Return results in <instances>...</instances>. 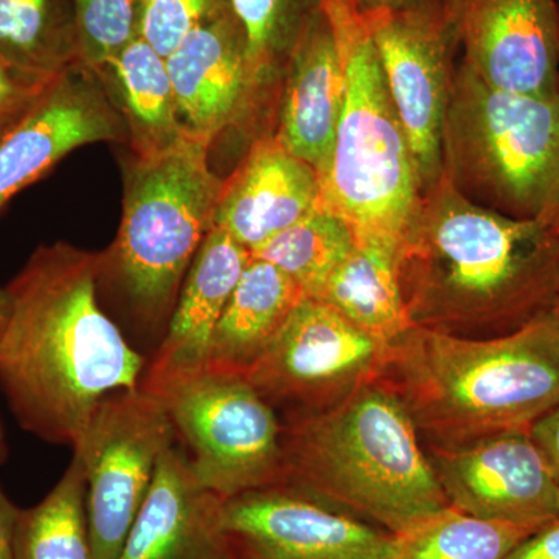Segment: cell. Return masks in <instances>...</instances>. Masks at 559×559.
Listing matches in <instances>:
<instances>
[{
  "label": "cell",
  "mask_w": 559,
  "mask_h": 559,
  "mask_svg": "<svg viewBox=\"0 0 559 559\" xmlns=\"http://www.w3.org/2000/svg\"><path fill=\"white\" fill-rule=\"evenodd\" d=\"M212 143L187 132L160 153L132 154L119 234L102 252L98 285L108 283L120 294L134 325L157 347L212 229L224 182L210 170Z\"/></svg>",
  "instance_id": "5b68a950"
},
{
  "label": "cell",
  "mask_w": 559,
  "mask_h": 559,
  "mask_svg": "<svg viewBox=\"0 0 559 559\" xmlns=\"http://www.w3.org/2000/svg\"><path fill=\"white\" fill-rule=\"evenodd\" d=\"M223 502L202 487L175 444L160 459L117 559H230Z\"/></svg>",
  "instance_id": "d6986e66"
},
{
  "label": "cell",
  "mask_w": 559,
  "mask_h": 559,
  "mask_svg": "<svg viewBox=\"0 0 559 559\" xmlns=\"http://www.w3.org/2000/svg\"><path fill=\"white\" fill-rule=\"evenodd\" d=\"M506 559H559V520L522 540Z\"/></svg>",
  "instance_id": "d6a6232c"
},
{
  "label": "cell",
  "mask_w": 559,
  "mask_h": 559,
  "mask_svg": "<svg viewBox=\"0 0 559 559\" xmlns=\"http://www.w3.org/2000/svg\"><path fill=\"white\" fill-rule=\"evenodd\" d=\"M304 299L299 283L250 255L216 323L204 370L245 374Z\"/></svg>",
  "instance_id": "44dd1931"
},
{
  "label": "cell",
  "mask_w": 559,
  "mask_h": 559,
  "mask_svg": "<svg viewBox=\"0 0 559 559\" xmlns=\"http://www.w3.org/2000/svg\"><path fill=\"white\" fill-rule=\"evenodd\" d=\"M20 509L7 498L0 488V559H16L14 551V533Z\"/></svg>",
  "instance_id": "836d02e7"
},
{
  "label": "cell",
  "mask_w": 559,
  "mask_h": 559,
  "mask_svg": "<svg viewBox=\"0 0 559 559\" xmlns=\"http://www.w3.org/2000/svg\"><path fill=\"white\" fill-rule=\"evenodd\" d=\"M396 257V246L356 242L314 299L374 340L392 344L412 329L401 297Z\"/></svg>",
  "instance_id": "603a6c76"
},
{
  "label": "cell",
  "mask_w": 559,
  "mask_h": 559,
  "mask_svg": "<svg viewBox=\"0 0 559 559\" xmlns=\"http://www.w3.org/2000/svg\"><path fill=\"white\" fill-rule=\"evenodd\" d=\"M441 168L479 207L559 224V92L498 90L460 61L441 134Z\"/></svg>",
  "instance_id": "52a82bcc"
},
{
  "label": "cell",
  "mask_w": 559,
  "mask_h": 559,
  "mask_svg": "<svg viewBox=\"0 0 559 559\" xmlns=\"http://www.w3.org/2000/svg\"><path fill=\"white\" fill-rule=\"evenodd\" d=\"M9 455V444H7L5 430H3L2 419H0V463L5 462Z\"/></svg>",
  "instance_id": "8d00e7d4"
},
{
  "label": "cell",
  "mask_w": 559,
  "mask_h": 559,
  "mask_svg": "<svg viewBox=\"0 0 559 559\" xmlns=\"http://www.w3.org/2000/svg\"><path fill=\"white\" fill-rule=\"evenodd\" d=\"M425 451L454 509L479 520L536 530L559 520V481L528 429Z\"/></svg>",
  "instance_id": "4fadbf2b"
},
{
  "label": "cell",
  "mask_w": 559,
  "mask_h": 559,
  "mask_svg": "<svg viewBox=\"0 0 559 559\" xmlns=\"http://www.w3.org/2000/svg\"><path fill=\"white\" fill-rule=\"evenodd\" d=\"M385 349L330 305L307 297L245 377L280 419L308 417L377 381Z\"/></svg>",
  "instance_id": "30bf717a"
},
{
  "label": "cell",
  "mask_w": 559,
  "mask_h": 559,
  "mask_svg": "<svg viewBox=\"0 0 559 559\" xmlns=\"http://www.w3.org/2000/svg\"><path fill=\"white\" fill-rule=\"evenodd\" d=\"M102 252L39 246L10 290L0 344V389L21 428L55 444L79 443L109 393L138 388L146 358L98 301Z\"/></svg>",
  "instance_id": "6da1fadb"
},
{
  "label": "cell",
  "mask_w": 559,
  "mask_h": 559,
  "mask_svg": "<svg viewBox=\"0 0 559 559\" xmlns=\"http://www.w3.org/2000/svg\"><path fill=\"white\" fill-rule=\"evenodd\" d=\"M528 432L559 481V404L536 419Z\"/></svg>",
  "instance_id": "1f68e13d"
},
{
  "label": "cell",
  "mask_w": 559,
  "mask_h": 559,
  "mask_svg": "<svg viewBox=\"0 0 559 559\" xmlns=\"http://www.w3.org/2000/svg\"><path fill=\"white\" fill-rule=\"evenodd\" d=\"M229 0H135V36L164 60Z\"/></svg>",
  "instance_id": "f546056e"
},
{
  "label": "cell",
  "mask_w": 559,
  "mask_h": 559,
  "mask_svg": "<svg viewBox=\"0 0 559 559\" xmlns=\"http://www.w3.org/2000/svg\"><path fill=\"white\" fill-rule=\"evenodd\" d=\"M282 80L274 135L320 178L333 153L345 87L336 39L322 7L301 27Z\"/></svg>",
  "instance_id": "ffe728a7"
},
{
  "label": "cell",
  "mask_w": 559,
  "mask_h": 559,
  "mask_svg": "<svg viewBox=\"0 0 559 559\" xmlns=\"http://www.w3.org/2000/svg\"><path fill=\"white\" fill-rule=\"evenodd\" d=\"M441 2H443L444 9L450 11L451 16H454L455 20H457L455 14H457L459 0H441Z\"/></svg>",
  "instance_id": "74e56055"
},
{
  "label": "cell",
  "mask_w": 559,
  "mask_h": 559,
  "mask_svg": "<svg viewBox=\"0 0 559 559\" xmlns=\"http://www.w3.org/2000/svg\"><path fill=\"white\" fill-rule=\"evenodd\" d=\"M50 83L25 75L0 60V131L31 109Z\"/></svg>",
  "instance_id": "4dcf8cb0"
},
{
  "label": "cell",
  "mask_w": 559,
  "mask_h": 559,
  "mask_svg": "<svg viewBox=\"0 0 559 559\" xmlns=\"http://www.w3.org/2000/svg\"><path fill=\"white\" fill-rule=\"evenodd\" d=\"M558 2V86H559V0Z\"/></svg>",
  "instance_id": "f35d334b"
},
{
  "label": "cell",
  "mask_w": 559,
  "mask_h": 559,
  "mask_svg": "<svg viewBox=\"0 0 559 559\" xmlns=\"http://www.w3.org/2000/svg\"><path fill=\"white\" fill-rule=\"evenodd\" d=\"M320 7L333 28L345 87L318 205L340 216L356 242L399 248L423 193L409 140L356 3L322 0Z\"/></svg>",
  "instance_id": "8992f818"
},
{
  "label": "cell",
  "mask_w": 559,
  "mask_h": 559,
  "mask_svg": "<svg viewBox=\"0 0 559 559\" xmlns=\"http://www.w3.org/2000/svg\"><path fill=\"white\" fill-rule=\"evenodd\" d=\"M230 559H392L393 535L289 487L223 502Z\"/></svg>",
  "instance_id": "7c38bea8"
},
{
  "label": "cell",
  "mask_w": 559,
  "mask_h": 559,
  "mask_svg": "<svg viewBox=\"0 0 559 559\" xmlns=\"http://www.w3.org/2000/svg\"><path fill=\"white\" fill-rule=\"evenodd\" d=\"M536 532L479 520L450 506L393 536L392 559H506Z\"/></svg>",
  "instance_id": "484cf974"
},
{
  "label": "cell",
  "mask_w": 559,
  "mask_h": 559,
  "mask_svg": "<svg viewBox=\"0 0 559 559\" xmlns=\"http://www.w3.org/2000/svg\"><path fill=\"white\" fill-rule=\"evenodd\" d=\"M11 308H13V301H11L10 290L7 286L3 288L0 286V344L9 329Z\"/></svg>",
  "instance_id": "d590c367"
},
{
  "label": "cell",
  "mask_w": 559,
  "mask_h": 559,
  "mask_svg": "<svg viewBox=\"0 0 559 559\" xmlns=\"http://www.w3.org/2000/svg\"><path fill=\"white\" fill-rule=\"evenodd\" d=\"M165 61L180 121L191 134L215 142L259 100L245 32L229 2L191 32Z\"/></svg>",
  "instance_id": "2e32d148"
},
{
  "label": "cell",
  "mask_w": 559,
  "mask_h": 559,
  "mask_svg": "<svg viewBox=\"0 0 559 559\" xmlns=\"http://www.w3.org/2000/svg\"><path fill=\"white\" fill-rule=\"evenodd\" d=\"M377 47L393 105L409 140L421 191L441 178V134L447 116L457 21L443 3L425 9L362 13Z\"/></svg>",
  "instance_id": "8fae6325"
},
{
  "label": "cell",
  "mask_w": 559,
  "mask_h": 559,
  "mask_svg": "<svg viewBox=\"0 0 559 559\" xmlns=\"http://www.w3.org/2000/svg\"><path fill=\"white\" fill-rule=\"evenodd\" d=\"M377 381L404 404L425 447L528 429L559 404V320L554 310L495 340L412 326L388 345Z\"/></svg>",
  "instance_id": "3957f363"
},
{
  "label": "cell",
  "mask_w": 559,
  "mask_h": 559,
  "mask_svg": "<svg viewBox=\"0 0 559 559\" xmlns=\"http://www.w3.org/2000/svg\"><path fill=\"white\" fill-rule=\"evenodd\" d=\"M0 60L43 81L79 66L72 0H0Z\"/></svg>",
  "instance_id": "cb8c5ba5"
},
{
  "label": "cell",
  "mask_w": 559,
  "mask_h": 559,
  "mask_svg": "<svg viewBox=\"0 0 559 559\" xmlns=\"http://www.w3.org/2000/svg\"><path fill=\"white\" fill-rule=\"evenodd\" d=\"M98 142L128 143L130 135L100 76L79 64L0 131V212L69 153Z\"/></svg>",
  "instance_id": "5bb4252c"
},
{
  "label": "cell",
  "mask_w": 559,
  "mask_h": 559,
  "mask_svg": "<svg viewBox=\"0 0 559 559\" xmlns=\"http://www.w3.org/2000/svg\"><path fill=\"white\" fill-rule=\"evenodd\" d=\"M555 314H557V318L559 320V293H558L557 304H555Z\"/></svg>",
  "instance_id": "ab89813d"
},
{
  "label": "cell",
  "mask_w": 559,
  "mask_h": 559,
  "mask_svg": "<svg viewBox=\"0 0 559 559\" xmlns=\"http://www.w3.org/2000/svg\"><path fill=\"white\" fill-rule=\"evenodd\" d=\"M319 202V176L274 134L261 135L221 187L212 227L253 250L307 216Z\"/></svg>",
  "instance_id": "ac0fdd59"
},
{
  "label": "cell",
  "mask_w": 559,
  "mask_h": 559,
  "mask_svg": "<svg viewBox=\"0 0 559 559\" xmlns=\"http://www.w3.org/2000/svg\"><path fill=\"white\" fill-rule=\"evenodd\" d=\"M156 396L202 487L223 500L283 487L282 419L245 374L202 370Z\"/></svg>",
  "instance_id": "ba28073f"
},
{
  "label": "cell",
  "mask_w": 559,
  "mask_h": 559,
  "mask_svg": "<svg viewBox=\"0 0 559 559\" xmlns=\"http://www.w3.org/2000/svg\"><path fill=\"white\" fill-rule=\"evenodd\" d=\"M396 270L414 329L462 340L509 336L555 310L559 224L479 207L441 175L419 198Z\"/></svg>",
  "instance_id": "7a4b0ae2"
},
{
  "label": "cell",
  "mask_w": 559,
  "mask_h": 559,
  "mask_svg": "<svg viewBox=\"0 0 559 559\" xmlns=\"http://www.w3.org/2000/svg\"><path fill=\"white\" fill-rule=\"evenodd\" d=\"M462 60L485 83L518 94H558L557 0H459Z\"/></svg>",
  "instance_id": "9a60e30c"
},
{
  "label": "cell",
  "mask_w": 559,
  "mask_h": 559,
  "mask_svg": "<svg viewBox=\"0 0 559 559\" xmlns=\"http://www.w3.org/2000/svg\"><path fill=\"white\" fill-rule=\"evenodd\" d=\"M360 13L380 9H425L440 5L441 0H353Z\"/></svg>",
  "instance_id": "e575fe53"
},
{
  "label": "cell",
  "mask_w": 559,
  "mask_h": 559,
  "mask_svg": "<svg viewBox=\"0 0 559 559\" xmlns=\"http://www.w3.org/2000/svg\"><path fill=\"white\" fill-rule=\"evenodd\" d=\"M79 25L80 64L100 72L135 38V0H72Z\"/></svg>",
  "instance_id": "f1b7e54d"
},
{
  "label": "cell",
  "mask_w": 559,
  "mask_h": 559,
  "mask_svg": "<svg viewBox=\"0 0 559 559\" xmlns=\"http://www.w3.org/2000/svg\"><path fill=\"white\" fill-rule=\"evenodd\" d=\"M352 229L334 213L319 207L250 255L267 261L299 283L307 297H318L333 271L355 249Z\"/></svg>",
  "instance_id": "4316f807"
},
{
  "label": "cell",
  "mask_w": 559,
  "mask_h": 559,
  "mask_svg": "<svg viewBox=\"0 0 559 559\" xmlns=\"http://www.w3.org/2000/svg\"><path fill=\"white\" fill-rule=\"evenodd\" d=\"M127 124L132 154L170 148L187 134L167 61L135 36L97 72Z\"/></svg>",
  "instance_id": "7402d4cb"
},
{
  "label": "cell",
  "mask_w": 559,
  "mask_h": 559,
  "mask_svg": "<svg viewBox=\"0 0 559 559\" xmlns=\"http://www.w3.org/2000/svg\"><path fill=\"white\" fill-rule=\"evenodd\" d=\"M322 0H229L248 46L252 79L259 91L282 79L305 22Z\"/></svg>",
  "instance_id": "83f0119b"
},
{
  "label": "cell",
  "mask_w": 559,
  "mask_h": 559,
  "mask_svg": "<svg viewBox=\"0 0 559 559\" xmlns=\"http://www.w3.org/2000/svg\"><path fill=\"white\" fill-rule=\"evenodd\" d=\"M250 252L229 234L212 227L191 263L167 331L146 360L139 388L160 393L204 370L216 323L237 288Z\"/></svg>",
  "instance_id": "e0dca14e"
},
{
  "label": "cell",
  "mask_w": 559,
  "mask_h": 559,
  "mask_svg": "<svg viewBox=\"0 0 559 559\" xmlns=\"http://www.w3.org/2000/svg\"><path fill=\"white\" fill-rule=\"evenodd\" d=\"M282 447L283 487L393 536L450 507L411 415L381 382L322 414L282 419Z\"/></svg>",
  "instance_id": "277c9868"
},
{
  "label": "cell",
  "mask_w": 559,
  "mask_h": 559,
  "mask_svg": "<svg viewBox=\"0 0 559 559\" xmlns=\"http://www.w3.org/2000/svg\"><path fill=\"white\" fill-rule=\"evenodd\" d=\"M176 444L164 401L142 388L117 390L95 407L73 452L86 477V510L97 559L119 558L157 466Z\"/></svg>",
  "instance_id": "9c48e42d"
},
{
  "label": "cell",
  "mask_w": 559,
  "mask_h": 559,
  "mask_svg": "<svg viewBox=\"0 0 559 559\" xmlns=\"http://www.w3.org/2000/svg\"><path fill=\"white\" fill-rule=\"evenodd\" d=\"M16 559H97L86 510V477L79 454L38 506L20 510Z\"/></svg>",
  "instance_id": "d4e9b609"
}]
</instances>
